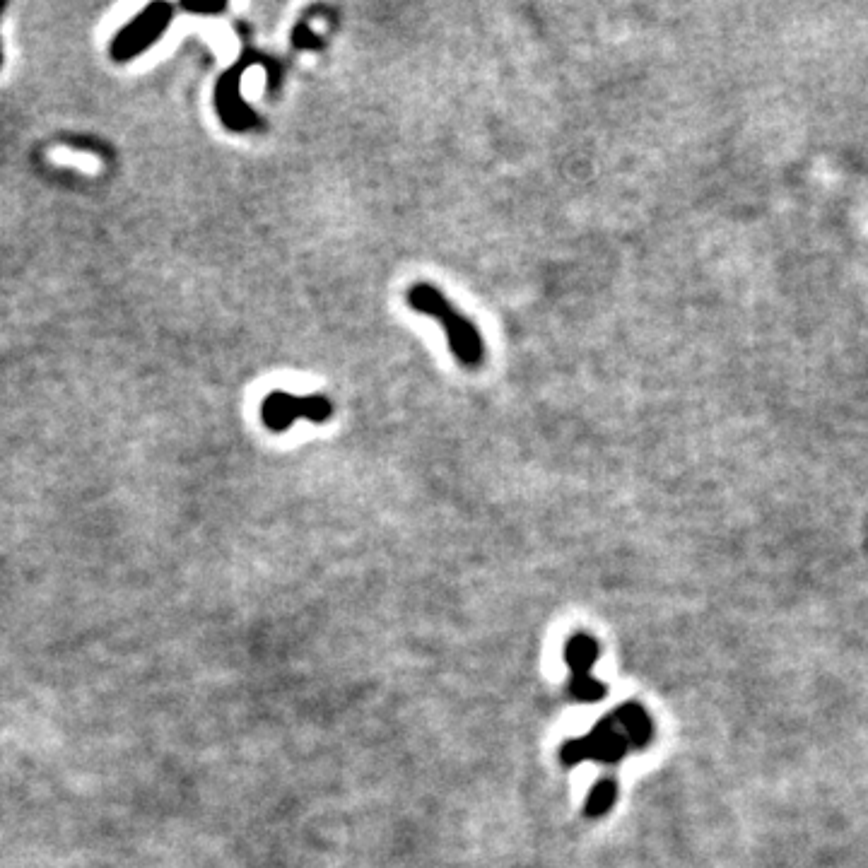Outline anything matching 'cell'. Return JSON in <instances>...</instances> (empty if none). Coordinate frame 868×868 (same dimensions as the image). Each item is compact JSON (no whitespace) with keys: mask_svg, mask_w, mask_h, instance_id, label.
<instances>
[{"mask_svg":"<svg viewBox=\"0 0 868 868\" xmlns=\"http://www.w3.org/2000/svg\"><path fill=\"white\" fill-rule=\"evenodd\" d=\"M630 748V741H627L623 729H620L618 721H615L611 714V717L598 721L586 738L567 743V746L562 748V760H565L567 765H574V762L582 760H598L606 762V765H613V762L623 760Z\"/></svg>","mask_w":868,"mask_h":868,"instance_id":"3","label":"cell"},{"mask_svg":"<svg viewBox=\"0 0 868 868\" xmlns=\"http://www.w3.org/2000/svg\"><path fill=\"white\" fill-rule=\"evenodd\" d=\"M598 661V644L589 635H574L567 644V664H570L574 678L591 676V666Z\"/></svg>","mask_w":868,"mask_h":868,"instance_id":"6","label":"cell"},{"mask_svg":"<svg viewBox=\"0 0 868 868\" xmlns=\"http://www.w3.org/2000/svg\"><path fill=\"white\" fill-rule=\"evenodd\" d=\"M333 415V403L324 396H292L285 391H273L263 398L261 420L271 432H285L297 418L326 422Z\"/></svg>","mask_w":868,"mask_h":868,"instance_id":"2","label":"cell"},{"mask_svg":"<svg viewBox=\"0 0 868 868\" xmlns=\"http://www.w3.org/2000/svg\"><path fill=\"white\" fill-rule=\"evenodd\" d=\"M615 799H618V784H615L613 779H601V782L591 789L589 801H586V813H589L591 818L608 813L613 808Z\"/></svg>","mask_w":868,"mask_h":868,"instance_id":"7","label":"cell"},{"mask_svg":"<svg viewBox=\"0 0 868 868\" xmlns=\"http://www.w3.org/2000/svg\"><path fill=\"white\" fill-rule=\"evenodd\" d=\"M239 66L237 70L225 75V80L220 82V90H217V109H220L222 121L234 131H246V128H254L258 119L246 104L239 99Z\"/></svg>","mask_w":868,"mask_h":868,"instance_id":"4","label":"cell"},{"mask_svg":"<svg viewBox=\"0 0 868 868\" xmlns=\"http://www.w3.org/2000/svg\"><path fill=\"white\" fill-rule=\"evenodd\" d=\"M572 692H574V697H579L582 702H596V700H601L603 695H606V688H603V685L598 683L596 678L577 676L572 683Z\"/></svg>","mask_w":868,"mask_h":868,"instance_id":"9","label":"cell"},{"mask_svg":"<svg viewBox=\"0 0 868 868\" xmlns=\"http://www.w3.org/2000/svg\"><path fill=\"white\" fill-rule=\"evenodd\" d=\"M51 162L66 164V167H78L87 174H95V172H99V167H102L99 157L92 155V152H80V150H68V148L51 150Z\"/></svg>","mask_w":868,"mask_h":868,"instance_id":"8","label":"cell"},{"mask_svg":"<svg viewBox=\"0 0 868 868\" xmlns=\"http://www.w3.org/2000/svg\"><path fill=\"white\" fill-rule=\"evenodd\" d=\"M408 304L413 307V312L432 316L434 321H439L447 333L449 350L454 353L456 360L463 367L475 369L485 362V340L480 336V331L475 324L468 319L466 314H461L454 304L449 302L437 287L430 283H415L408 290Z\"/></svg>","mask_w":868,"mask_h":868,"instance_id":"1","label":"cell"},{"mask_svg":"<svg viewBox=\"0 0 868 868\" xmlns=\"http://www.w3.org/2000/svg\"><path fill=\"white\" fill-rule=\"evenodd\" d=\"M613 719L618 721V726L623 729V733L627 736V741H630L632 748H644L649 746L651 736H654V726H651L649 714L644 712L639 705H623L620 709H615Z\"/></svg>","mask_w":868,"mask_h":868,"instance_id":"5","label":"cell"}]
</instances>
